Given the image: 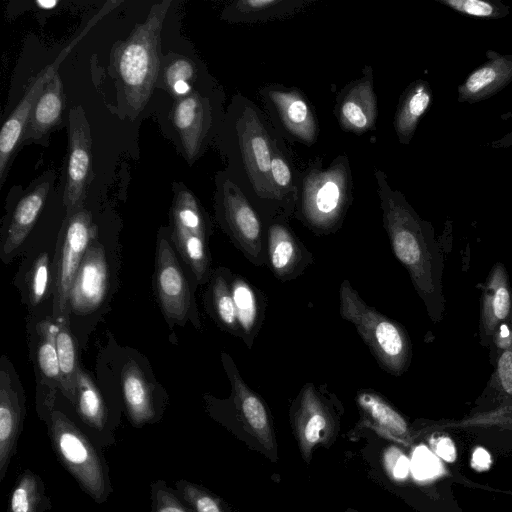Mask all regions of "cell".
<instances>
[{"label": "cell", "instance_id": "1", "mask_svg": "<svg viewBox=\"0 0 512 512\" xmlns=\"http://www.w3.org/2000/svg\"><path fill=\"white\" fill-rule=\"evenodd\" d=\"M279 135L269 117L242 94L233 96L218 133L226 173L264 224L282 216L271 180L272 149Z\"/></svg>", "mask_w": 512, "mask_h": 512}, {"label": "cell", "instance_id": "2", "mask_svg": "<svg viewBox=\"0 0 512 512\" xmlns=\"http://www.w3.org/2000/svg\"><path fill=\"white\" fill-rule=\"evenodd\" d=\"M374 176L391 250L408 272L429 318L437 324L445 310L444 260L434 228L419 216L400 191L390 186L382 170L375 169Z\"/></svg>", "mask_w": 512, "mask_h": 512}, {"label": "cell", "instance_id": "3", "mask_svg": "<svg viewBox=\"0 0 512 512\" xmlns=\"http://www.w3.org/2000/svg\"><path fill=\"white\" fill-rule=\"evenodd\" d=\"M352 187L347 155L337 156L326 168L315 159L302 171L294 217L317 236L336 233L352 203Z\"/></svg>", "mask_w": 512, "mask_h": 512}, {"label": "cell", "instance_id": "4", "mask_svg": "<svg viewBox=\"0 0 512 512\" xmlns=\"http://www.w3.org/2000/svg\"><path fill=\"white\" fill-rule=\"evenodd\" d=\"M170 1L153 5L141 24L116 48L115 69L130 113L148 103L160 74V35Z\"/></svg>", "mask_w": 512, "mask_h": 512}, {"label": "cell", "instance_id": "5", "mask_svg": "<svg viewBox=\"0 0 512 512\" xmlns=\"http://www.w3.org/2000/svg\"><path fill=\"white\" fill-rule=\"evenodd\" d=\"M339 313L355 327L379 367L396 377L407 372L413 355L407 330L367 304L348 279L340 284Z\"/></svg>", "mask_w": 512, "mask_h": 512}, {"label": "cell", "instance_id": "6", "mask_svg": "<svg viewBox=\"0 0 512 512\" xmlns=\"http://www.w3.org/2000/svg\"><path fill=\"white\" fill-rule=\"evenodd\" d=\"M45 423L52 449L61 465L94 502L106 503L113 486L102 449L59 409H54Z\"/></svg>", "mask_w": 512, "mask_h": 512}, {"label": "cell", "instance_id": "7", "mask_svg": "<svg viewBox=\"0 0 512 512\" xmlns=\"http://www.w3.org/2000/svg\"><path fill=\"white\" fill-rule=\"evenodd\" d=\"M221 363L229 380L231 393L227 399H217L205 395L208 413L214 419L239 427L250 434L269 452L275 449L270 410L264 399L243 379L233 358L227 352H221Z\"/></svg>", "mask_w": 512, "mask_h": 512}, {"label": "cell", "instance_id": "8", "mask_svg": "<svg viewBox=\"0 0 512 512\" xmlns=\"http://www.w3.org/2000/svg\"><path fill=\"white\" fill-rule=\"evenodd\" d=\"M216 221L232 244L254 266L266 265V236L258 212L226 171L216 175Z\"/></svg>", "mask_w": 512, "mask_h": 512}, {"label": "cell", "instance_id": "9", "mask_svg": "<svg viewBox=\"0 0 512 512\" xmlns=\"http://www.w3.org/2000/svg\"><path fill=\"white\" fill-rule=\"evenodd\" d=\"M342 405L326 383L306 382L290 406V420L303 459L309 463L315 447L333 441Z\"/></svg>", "mask_w": 512, "mask_h": 512}, {"label": "cell", "instance_id": "10", "mask_svg": "<svg viewBox=\"0 0 512 512\" xmlns=\"http://www.w3.org/2000/svg\"><path fill=\"white\" fill-rule=\"evenodd\" d=\"M97 229L92 214L81 208L66 216L52 263V319L69 321L68 301L73 280Z\"/></svg>", "mask_w": 512, "mask_h": 512}, {"label": "cell", "instance_id": "11", "mask_svg": "<svg viewBox=\"0 0 512 512\" xmlns=\"http://www.w3.org/2000/svg\"><path fill=\"white\" fill-rule=\"evenodd\" d=\"M219 93L194 90L174 101L170 117L189 164L197 160L214 136H218L224 114Z\"/></svg>", "mask_w": 512, "mask_h": 512}, {"label": "cell", "instance_id": "12", "mask_svg": "<svg viewBox=\"0 0 512 512\" xmlns=\"http://www.w3.org/2000/svg\"><path fill=\"white\" fill-rule=\"evenodd\" d=\"M154 286L161 310L168 324L185 325L190 320L201 328L195 300L170 240L157 238Z\"/></svg>", "mask_w": 512, "mask_h": 512}, {"label": "cell", "instance_id": "13", "mask_svg": "<svg viewBox=\"0 0 512 512\" xmlns=\"http://www.w3.org/2000/svg\"><path fill=\"white\" fill-rule=\"evenodd\" d=\"M275 130L290 142L310 146L317 141L319 126L305 94L296 87L268 84L259 89Z\"/></svg>", "mask_w": 512, "mask_h": 512}, {"label": "cell", "instance_id": "14", "mask_svg": "<svg viewBox=\"0 0 512 512\" xmlns=\"http://www.w3.org/2000/svg\"><path fill=\"white\" fill-rule=\"evenodd\" d=\"M111 278L110 260L96 232L72 283L68 301L69 316L90 315L101 308L109 293Z\"/></svg>", "mask_w": 512, "mask_h": 512}, {"label": "cell", "instance_id": "15", "mask_svg": "<svg viewBox=\"0 0 512 512\" xmlns=\"http://www.w3.org/2000/svg\"><path fill=\"white\" fill-rule=\"evenodd\" d=\"M69 145L63 204L66 216L84 207L91 176L92 139L90 125L82 106H74L68 114Z\"/></svg>", "mask_w": 512, "mask_h": 512}, {"label": "cell", "instance_id": "16", "mask_svg": "<svg viewBox=\"0 0 512 512\" xmlns=\"http://www.w3.org/2000/svg\"><path fill=\"white\" fill-rule=\"evenodd\" d=\"M25 414L23 387L12 363L3 355L0 360V483L16 453Z\"/></svg>", "mask_w": 512, "mask_h": 512}, {"label": "cell", "instance_id": "17", "mask_svg": "<svg viewBox=\"0 0 512 512\" xmlns=\"http://www.w3.org/2000/svg\"><path fill=\"white\" fill-rule=\"evenodd\" d=\"M73 42H71L61 53L58 55L51 64L44 67L33 82L26 90L24 96L15 107L14 111L10 114L8 119L4 122L0 131V184H4L11 162L22 143L25 126L31 111L42 94L47 83L58 72L60 63L65 59L66 55L73 48L79 38H81L87 29Z\"/></svg>", "mask_w": 512, "mask_h": 512}, {"label": "cell", "instance_id": "18", "mask_svg": "<svg viewBox=\"0 0 512 512\" xmlns=\"http://www.w3.org/2000/svg\"><path fill=\"white\" fill-rule=\"evenodd\" d=\"M266 265L282 282L294 280L315 262L314 255L296 235L289 220L280 216L264 224Z\"/></svg>", "mask_w": 512, "mask_h": 512}, {"label": "cell", "instance_id": "19", "mask_svg": "<svg viewBox=\"0 0 512 512\" xmlns=\"http://www.w3.org/2000/svg\"><path fill=\"white\" fill-rule=\"evenodd\" d=\"M57 324L53 319L40 321L35 328L33 362L36 374V411L46 422L55 409L57 392L60 390V368L56 351Z\"/></svg>", "mask_w": 512, "mask_h": 512}, {"label": "cell", "instance_id": "20", "mask_svg": "<svg viewBox=\"0 0 512 512\" xmlns=\"http://www.w3.org/2000/svg\"><path fill=\"white\" fill-rule=\"evenodd\" d=\"M71 405L81 422V428L101 449L115 443L118 420L89 374L81 367L77 372L75 396Z\"/></svg>", "mask_w": 512, "mask_h": 512}, {"label": "cell", "instance_id": "21", "mask_svg": "<svg viewBox=\"0 0 512 512\" xmlns=\"http://www.w3.org/2000/svg\"><path fill=\"white\" fill-rule=\"evenodd\" d=\"M481 290L479 341L489 348L502 328H512V286L501 262L493 265Z\"/></svg>", "mask_w": 512, "mask_h": 512}, {"label": "cell", "instance_id": "22", "mask_svg": "<svg viewBox=\"0 0 512 512\" xmlns=\"http://www.w3.org/2000/svg\"><path fill=\"white\" fill-rule=\"evenodd\" d=\"M334 114L346 132L362 134L374 129L377 119V97L373 69L366 65L361 77L344 86L336 97Z\"/></svg>", "mask_w": 512, "mask_h": 512}, {"label": "cell", "instance_id": "23", "mask_svg": "<svg viewBox=\"0 0 512 512\" xmlns=\"http://www.w3.org/2000/svg\"><path fill=\"white\" fill-rule=\"evenodd\" d=\"M53 173L43 174L15 205L1 237V257L9 259L34 227L53 182Z\"/></svg>", "mask_w": 512, "mask_h": 512}, {"label": "cell", "instance_id": "24", "mask_svg": "<svg viewBox=\"0 0 512 512\" xmlns=\"http://www.w3.org/2000/svg\"><path fill=\"white\" fill-rule=\"evenodd\" d=\"M487 60L472 70L457 87L459 103L476 104L487 100L512 82V54L486 51Z\"/></svg>", "mask_w": 512, "mask_h": 512}, {"label": "cell", "instance_id": "25", "mask_svg": "<svg viewBox=\"0 0 512 512\" xmlns=\"http://www.w3.org/2000/svg\"><path fill=\"white\" fill-rule=\"evenodd\" d=\"M355 401L362 427L404 444L411 441L407 420L381 393L373 389H360Z\"/></svg>", "mask_w": 512, "mask_h": 512}, {"label": "cell", "instance_id": "26", "mask_svg": "<svg viewBox=\"0 0 512 512\" xmlns=\"http://www.w3.org/2000/svg\"><path fill=\"white\" fill-rule=\"evenodd\" d=\"M122 396L127 418L135 428L157 423L164 411V402L156 396L141 369L127 364L122 370Z\"/></svg>", "mask_w": 512, "mask_h": 512}, {"label": "cell", "instance_id": "27", "mask_svg": "<svg viewBox=\"0 0 512 512\" xmlns=\"http://www.w3.org/2000/svg\"><path fill=\"white\" fill-rule=\"evenodd\" d=\"M231 286L240 339L248 349H251L265 319L267 297L262 290L240 274L233 273Z\"/></svg>", "mask_w": 512, "mask_h": 512}, {"label": "cell", "instance_id": "28", "mask_svg": "<svg viewBox=\"0 0 512 512\" xmlns=\"http://www.w3.org/2000/svg\"><path fill=\"white\" fill-rule=\"evenodd\" d=\"M65 95L62 80L57 72L47 83L34 105L21 144L40 143L62 122Z\"/></svg>", "mask_w": 512, "mask_h": 512}, {"label": "cell", "instance_id": "29", "mask_svg": "<svg viewBox=\"0 0 512 512\" xmlns=\"http://www.w3.org/2000/svg\"><path fill=\"white\" fill-rule=\"evenodd\" d=\"M302 172L294 165L289 150L279 135L272 149L271 180L281 215L290 220L297 207Z\"/></svg>", "mask_w": 512, "mask_h": 512}, {"label": "cell", "instance_id": "30", "mask_svg": "<svg viewBox=\"0 0 512 512\" xmlns=\"http://www.w3.org/2000/svg\"><path fill=\"white\" fill-rule=\"evenodd\" d=\"M312 0H238L228 4L220 18L230 23H258L293 17Z\"/></svg>", "mask_w": 512, "mask_h": 512}, {"label": "cell", "instance_id": "31", "mask_svg": "<svg viewBox=\"0 0 512 512\" xmlns=\"http://www.w3.org/2000/svg\"><path fill=\"white\" fill-rule=\"evenodd\" d=\"M233 272L227 267L213 270L204 295L207 313L224 332L240 338L236 309L232 295Z\"/></svg>", "mask_w": 512, "mask_h": 512}, {"label": "cell", "instance_id": "32", "mask_svg": "<svg viewBox=\"0 0 512 512\" xmlns=\"http://www.w3.org/2000/svg\"><path fill=\"white\" fill-rule=\"evenodd\" d=\"M432 102L433 93L428 81L417 79L405 88L394 116V129L401 144L410 143L421 118L430 109Z\"/></svg>", "mask_w": 512, "mask_h": 512}, {"label": "cell", "instance_id": "33", "mask_svg": "<svg viewBox=\"0 0 512 512\" xmlns=\"http://www.w3.org/2000/svg\"><path fill=\"white\" fill-rule=\"evenodd\" d=\"M171 207L172 228L199 235L209 241L212 223L195 195L183 185H175Z\"/></svg>", "mask_w": 512, "mask_h": 512}, {"label": "cell", "instance_id": "34", "mask_svg": "<svg viewBox=\"0 0 512 512\" xmlns=\"http://www.w3.org/2000/svg\"><path fill=\"white\" fill-rule=\"evenodd\" d=\"M52 507L41 476L30 469L16 479L6 512H48Z\"/></svg>", "mask_w": 512, "mask_h": 512}, {"label": "cell", "instance_id": "35", "mask_svg": "<svg viewBox=\"0 0 512 512\" xmlns=\"http://www.w3.org/2000/svg\"><path fill=\"white\" fill-rule=\"evenodd\" d=\"M170 240L192 271L197 284L208 283L213 272L211 270L208 240L199 235L174 228H172Z\"/></svg>", "mask_w": 512, "mask_h": 512}, {"label": "cell", "instance_id": "36", "mask_svg": "<svg viewBox=\"0 0 512 512\" xmlns=\"http://www.w3.org/2000/svg\"><path fill=\"white\" fill-rule=\"evenodd\" d=\"M56 324L55 343L61 376L60 391L72 404L75 396L77 372L80 367L78 365L77 347L70 330V321H60Z\"/></svg>", "mask_w": 512, "mask_h": 512}, {"label": "cell", "instance_id": "37", "mask_svg": "<svg viewBox=\"0 0 512 512\" xmlns=\"http://www.w3.org/2000/svg\"><path fill=\"white\" fill-rule=\"evenodd\" d=\"M491 363L494 370L483 397L496 403L495 408H512V346L501 351Z\"/></svg>", "mask_w": 512, "mask_h": 512}, {"label": "cell", "instance_id": "38", "mask_svg": "<svg viewBox=\"0 0 512 512\" xmlns=\"http://www.w3.org/2000/svg\"><path fill=\"white\" fill-rule=\"evenodd\" d=\"M159 75L164 88L178 99L194 91L193 86L198 79V68L190 58L172 56L160 69Z\"/></svg>", "mask_w": 512, "mask_h": 512}, {"label": "cell", "instance_id": "39", "mask_svg": "<svg viewBox=\"0 0 512 512\" xmlns=\"http://www.w3.org/2000/svg\"><path fill=\"white\" fill-rule=\"evenodd\" d=\"M175 490L191 512H229L223 501L202 485L180 479L175 481Z\"/></svg>", "mask_w": 512, "mask_h": 512}, {"label": "cell", "instance_id": "40", "mask_svg": "<svg viewBox=\"0 0 512 512\" xmlns=\"http://www.w3.org/2000/svg\"><path fill=\"white\" fill-rule=\"evenodd\" d=\"M52 264L47 253L37 256L26 281L27 301L31 307L41 304L52 289Z\"/></svg>", "mask_w": 512, "mask_h": 512}, {"label": "cell", "instance_id": "41", "mask_svg": "<svg viewBox=\"0 0 512 512\" xmlns=\"http://www.w3.org/2000/svg\"><path fill=\"white\" fill-rule=\"evenodd\" d=\"M436 2L464 16L496 20L509 15L510 7L500 0H435Z\"/></svg>", "mask_w": 512, "mask_h": 512}, {"label": "cell", "instance_id": "42", "mask_svg": "<svg viewBox=\"0 0 512 512\" xmlns=\"http://www.w3.org/2000/svg\"><path fill=\"white\" fill-rule=\"evenodd\" d=\"M150 500V512H191L175 488L162 479L150 484Z\"/></svg>", "mask_w": 512, "mask_h": 512}, {"label": "cell", "instance_id": "43", "mask_svg": "<svg viewBox=\"0 0 512 512\" xmlns=\"http://www.w3.org/2000/svg\"><path fill=\"white\" fill-rule=\"evenodd\" d=\"M457 426L496 425L512 430V408L499 407L487 412H481L455 424Z\"/></svg>", "mask_w": 512, "mask_h": 512}, {"label": "cell", "instance_id": "44", "mask_svg": "<svg viewBox=\"0 0 512 512\" xmlns=\"http://www.w3.org/2000/svg\"><path fill=\"white\" fill-rule=\"evenodd\" d=\"M384 466L387 473L395 480H403L409 473L408 458L395 447H390L384 453Z\"/></svg>", "mask_w": 512, "mask_h": 512}, {"label": "cell", "instance_id": "45", "mask_svg": "<svg viewBox=\"0 0 512 512\" xmlns=\"http://www.w3.org/2000/svg\"><path fill=\"white\" fill-rule=\"evenodd\" d=\"M435 451L446 462H454L456 460V447L449 437L442 436L438 438L435 443Z\"/></svg>", "mask_w": 512, "mask_h": 512}, {"label": "cell", "instance_id": "46", "mask_svg": "<svg viewBox=\"0 0 512 512\" xmlns=\"http://www.w3.org/2000/svg\"><path fill=\"white\" fill-rule=\"evenodd\" d=\"M491 465L490 454L482 447L474 450L472 455V466L477 470H487Z\"/></svg>", "mask_w": 512, "mask_h": 512}, {"label": "cell", "instance_id": "47", "mask_svg": "<svg viewBox=\"0 0 512 512\" xmlns=\"http://www.w3.org/2000/svg\"><path fill=\"white\" fill-rule=\"evenodd\" d=\"M500 119L501 120L512 119V111L501 114ZM487 146L490 148H496V149L512 147V131L503 135L499 139L491 141L490 143L487 144Z\"/></svg>", "mask_w": 512, "mask_h": 512}, {"label": "cell", "instance_id": "48", "mask_svg": "<svg viewBox=\"0 0 512 512\" xmlns=\"http://www.w3.org/2000/svg\"><path fill=\"white\" fill-rule=\"evenodd\" d=\"M36 4L43 9L54 8L58 2L57 1H36Z\"/></svg>", "mask_w": 512, "mask_h": 512}, {"label": "cell", "instance_id": "49", "mask_svg": "<svg viewBox=\"0 0 512 512\" xmlns=\"http://www.w3.org/2000/svg\"><path fill=\"white\" fill-rule=\"evenodd\" d=\"M346 512H358V511H355L353 509H348V510H346Z\"/></svg>", "mask_w": 512, "mask_h": 512}]
</instances>
